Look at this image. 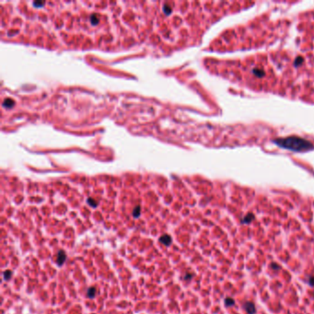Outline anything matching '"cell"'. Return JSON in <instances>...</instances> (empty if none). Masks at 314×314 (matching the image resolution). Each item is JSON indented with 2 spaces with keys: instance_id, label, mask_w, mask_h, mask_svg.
<instances>
[{
  "instance_id": "13",
  "label": "cell",
  "mask_w": 314,
  "mask_h": 314,
  "mask_svg": "<svg viewBox=\"0 0 314 314\" xmlns=\"http://www.w3.org/2000/svg\"><path fill=\"white\" fill-rule=\"evenodd\" d=\"M41 4H42V3H34V5H41Z\"/></svg>"
},
{
  "instance_id": "5",
  "label": "cell",
  "mask_w": 314,
  "mask_h": 314,
  "mask_svg": "<svg viewBox=\"0 0 314 314\" xmlns=\"http://www.w3.org/2000/svg\"><path fill=\"white\" fill-rule=\"evenodd\" d=\"M95 294H96V288H95L94 286H91V287H89V288L88 289L87 296H88V298L93 299V298L95 297Z\"/></svg>"
},
{
  "instance_id": "12",
  "label": "cell",
  "mask_w": 314,
  "mask_h": 314,
  "mask_svg": "<svg viewBox=\"0 0 314 314\" xmlns=\"http://www.w3.org/2000/svg\"><path fill=\"white\" fill-rule=\"evenodd\" d=\"M192 278V274H186L183 276V279H191Z\"/></svg>"
},
{
  "instance_id": "10",
  "label": "cell",
  "mask_w": 314,
  "mask_h": 314,
  "mask_svg": "<svg viewBox=\"0 0 314 314\" xmlns=\"http://www.w3.org/2000/svg\"><path fill=\"white\" fill-rule=\"evenodd\" d=\"M88 203L89 205H91V207H97V203H96V202H95L92 198H88Z\"/></svg>"
},
{
  "instance_id": "3",
  "label": "cell",
  "mask_w": 314,
  "mask_h": 314,
  "mask_svg": "<svg viewBox=\"0 0 314 314\" xmlns=\"http://www.w3.org/2000/svg\"><path fill=\"white\" fill-rule=\"evenodd\" d=\"M160 241L161 242V243H163L165 246H169V245H170L171 244V242H172V239H171V237L170 236V235H168V234H164V235H161L160 237Z\"/></svg>"
},
{
  "instance_id": "8",
  "label": "cell",
  "mask_w": 314,
  "mask_h": 314,
  "mask_svg": "<svg viewBox=\"0 0 314 314\" xmlns=\"http://www.w3.org/2000/svg\"><path fill=\"white\" fill-rule=\"evenodd\" d=\"M225 304H226L227 307H230V306L235 304V300L233 299H231V298H227L225 299Z\"/></svg>"
},
{
  "instance_id": "6",
  "label": "cell",
  "mask_w": 314,
  "mask_h": 314,
  "mask_svg": "<svg viewBox=\"0 0 314 314\" xmlns=\"http://www.w3.org/2000/svg\"><path fill=\"white\" fill-rule=\"evenodd\" d=\"M13 105H14V101H13L12 100H10V99H7V100H5L4 102H3V106H4V107L11 108Z\"/></svg>"
},
{
  "instance_id": "1",
  "label": "cell",
  "mask_w": 314,
  "mask_h": 314,
  "mask_svg": "<svg viewBox=\"0 0 314 314\" xmlns=\"http://www.w3.org/2000/svg\"><path fill=\"white\" fill-rule=\"evenodd\" d=\"M243 308L248 314H254L256 312L255 305L252 301H247L243 304Z\"/></svg>"
},
{
  "instance_id": "7",
  "label": "cell",
  "mask_w": 314,
  "mask_h": 314,
  "mask_svg": "<svg viewBox=\"0 0 314 314\" xmlns=\"http://www.w3.org/2000/svg\"><path fill=\"white\" fill-rule=\"evenodd\" d=\"M140 207L139 206H137V207H134V211H133V216H134V217H138L139 216H140Z\"/></svg>"
},
{
  "instance_id": "9",
  "label": "cell",
  "mask_w": 314,
  "mask_h": 314,
  "mask_svg": "<svg viewBox=\"0 0 314 314\" xmlns=\"http://www.w3.org/2000/svg\"><path fill=\"white\" fill-rule=\"evenodd\" d=\"M3 276H4V279L5 280H8V279H10V277L12 276V272L10 270H6L3 273Z\"/></svg>"
},
{
  "instance_id": "4",
  "label": "cell",
  "mask_w": 314,
  "mask_h": 314,
  "mask_svg": "<svg viewBox=\"0 0 314 314\" xmlns=\"http://www.w3.org/2000/svg\"><path fill=\"white\" fill-rule=\"evenodd\" d=\"M254 220V215L253 213H248L247 215H245L243 219H242V223H246V224H250Z\"/></svg>"
},
{
  "instance_id": "11",
  "label": "cell",
  "mask_w": 314,
  "mask_h": 314,
  "mask_svg": "<svg viewBox=\"0 0 314 314\" xmlns=\"http://www.w3.org/2000/svg\"><path fill=\"white\" fill-rule=\"evenodd\" d=\"M309 284L311 286H314V276H310L309 278Z\"/></svg>"
},
{
  "instance_id": "2",
  "label": "cell",
  "mask_w": 314,
  "mask_h": 314,
  "mask_svg": "<svg viewBox=\"0 0 314 314\" xmlns=\"http://www.w3.org/2000/svg\"><path fill=\"white\" fill-rule=\"evenodd\" d=\"M65 258H66V255H65V253L63 251V250H60L57 253V256H56V263L61 266L63 265V263H64L65 261Z\"/></svg>"
}]
</instances>
